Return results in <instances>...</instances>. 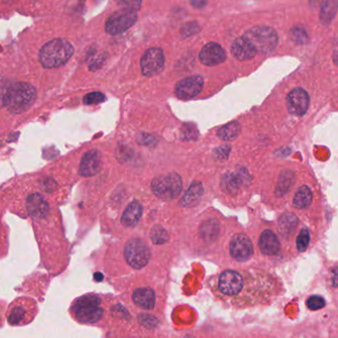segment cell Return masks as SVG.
Returning a JSON list of instances; mask_svg holds the SVG:
<instances>
[{
  "label": "cell",
  "mask_w": 338,
  "mask_h": 338,
  "mask_svg": "<svg viewBox=\"0 0 338 338\" xmlns=\"http://www.w3.org/2000/svg\"><path fill=\"white\" fill-rule=\"evenodd\" d=\"M73 55L74 48L68 41L54 39L42 47L39 53V60L44 68H59L65 65Z\"/></svg>",
  "instance_id": "obj_1"
},
{
  "label": "cell",
  "mask_w": 338,
  "mask_h": 338,
  "mask_svg": "<svg viewBox=\"0 0 338 338\" xmlns=\"http://www.w3.org/2000/svg\"><path fill=\"white\" fill-rule=\"evenodd\" d=\"M37 92L34 86L28 83H12L5 107L12 113L28 110L35 102Z\"/></svg>",
  "instance_id": "obj_2"
},
{
  "label": "cell",
  "mask_w": 338,
  "mask_h": 338,
  "mask_svg": "<svg viewBox=\"0 0 338 338\" xmlns=\"http://www.w3.org/2000/svg\"><path fill=\"white\" fill-rule=\"evenodd\" d=\"M245 275L241 272L227 270L220 273L216 280V288L220 297L235 300L246 294Z\"/></svg>",
  "instance_id": "obj_3"
},
{
  "label": "cell",
  "mask_w": 338,
  "mask_h": 338,
  "mask_svg": "<svg viewBox=\"0 0 338 338\" xmlns=\"http://www.w3.org/2000/svg\"><path fill=\"white\" fill-rule=\"evenodd\" d=\"M151 186L156 197L164 201H172L177 199L182 192L183 181L180 175L173 172L155 178Z\"/></svg>",
  "instance_id": "obj_4"
},
{
  "label": "cell",
  "mask_w": 338,
  "mask_h": 338,
  "mask_svg": "<svg viewBox=\"0 0 338 338\" xmlns=\"http://www.w3.org/2000/svg\"><path fill=\"white\" fill-rule=\"evenodd\" d=\"M100 298L94 295H88L79 299L73 307L77 320L85 323L100 321L103 316V310L100 307Z\"/></svg>",
  "instance_id": "obj_5"
},
{
  "label": "cell",
  "mask_w": 338,
  "mask_h": 338,
  "mask_svg": "<svg viewBox=\"0 0 338 338\" xmlns=\"http://www.w3.org/2000/svg\"><path fill=\"white\" fill-rule=\"evenodd\" d=\"M248 39L257 52L270 53L278 43L277 32L268 26H255L249 29L244 36Z\"/></svg>",
  "instance_id": "obj_6"
},
{
  "label": "cell",
  "mask_w": 338,
  "mask_h": 338,
  "mask_svg": "<svg viewBox=\"0 0 338 338\" xmlns=\"http://www.w3.org/2000/svg\"><path fill=\"white\" fill-rule=\"evenodd\" d=\"M124 256L127 263L134 269L145 267L151 257L148 246L140 239H131L125 246Z\"/></svg>",
  "instance_id": "obj_7"
},
{
  "label": "cell",
  "mask_w": 338,
  "mask_h": 338,
  "mask_svg": "<svg viewBox=\"0 0 338 338\" xmlns=\"http://www.w3.org/2000/svg\"><path fill=\"white\" fill-rule=\"evenodd\" d=\"M137 21L136 10L124 7L107 19L105 31L109 35H118L131 28Z\"/></svg>",
  "instance_id": "obj_8"
},
{
  "label": "cell",
  "mask_w": 338,
  "mask_h": 338,
  "mask_svg": "<svg viewBox=\"0 0 338 338\" xmlns=\"http://www.w3.org/2000/svg\"><path fill=\"white\" fill-rule=\"evenodd\" d=\"M165 66V56L162 49L151 48L144 53L141 58L142 73L146 77L160 74Z\"/></svg>",
  "instance_id": "obj_9"
},
{
  "label": "cell",
  "mask_w": 338,
  "mask_h": 338,
  "mask_svg": "<svg viewBox=\"0 0 338 338\" xmlns=\"http://www.w3.org/2000/svg\"><path fill=\"white\" fill-rule=\"evenodd\" d=\"M231 256L239 262L248 261L254 253V247L250 238L245 234H236L230 241L229 245Z\"/></svg>",
  "instance_id": "obj_10"
},
{
  "label": "cell",
  "mask_w": 338,
  "mask_h": 338,
  "mask_svg": "<svg viewBox=\"0 0 338 338\" xmlns=\"http://www.w3.org/2000/svg\"><path fill=\"white\" fill-rule=\"evenodd\" d=\"M203 78L202 76H191L180 81L176 85V94L180 100L187 101L197 96L203 90Z\"/></svg>",
  "instance_id": "obj_11"
},
{
  "label": "cell",
  "mask_w": 338,
  "mask_h": 338,
  "mask_svg": "<svg viewBox=\"0 0 338 338\" xmlns=\"http://www.w3.org/2000/svg\"><path fill=\"white\" fill-rule=\"evenodd\" d=\"M309 105L308 93L302 87L294 88L287 96V107L289 113L302 116L307 111Z\"/></svg>",
  "instance_id": "obj_12"
},
{
  "label": "cell",
  "mask_w": 338,
  "mask_h": 338,
  "mask_svg": "<svg viewBox=\"0 0 338 338\" xmlns=\"http://www.w3.org/2000/svg\"><path fill=\"white\" fill-rule=\"evenodd\" d=\"M200 60L205 66H218L226 60V53L219 44L208 43L200 53Z\"/></svg>",
  "instance_id": "obj_13"
},
{
  "label": "cell",
  "mask_w": 338,
  "mask_h": 338,
  "mask_svg": "<svg viewBox=\"0 0 338 338\" xmlns=\"http://www.w3.org/2000/svg\"><path fill=\"white\" fill-rule=\"evenodd\" d=\"M102 166V155L100 151L93 149L87 153L82 159L81 167H80V175L83 177H92L95 176Z\"/></svg>",
  "instance_id": "obj_14"
},
{
  "label": "cell",
  "mask_w": 338,
  "mask_h": 338,
  "mask_svg": "<svg viewBox=\"0 0 338 338\" xmlns=\"http://www.w3.org/2000/svg\"><path fill=\"white\" fill-rule=\"evenodd\" d=\"M26 206L29 214L36 220H41L47 216L49 212V204L39 194H33L28 197Z\"/></svg>",
  "instance_id": "obj_15"
},
{
  "label": "cell",
  "mask_w": 338,
  "mask_h": 338,
  "mask_svg": "<svg viewBox=\"0 0 338 338\" xmlns=\"http://www.w3.org/2000/svg\"><path fill=\"white\" fill-rule=\"evenodd\" d=\"M231 53L239 61H249L256 56L257 50L248 39L240 37L233 42Z\"/></svg>",
  "instance_id": "obj_16"
},
{
  "label": "cell",
  "mask_w": 338,
  "mask_h": 338,
  "mask_svg": "<svg viewBox=\"0 0 338 338\" xmlns=\"http://www.w3.org/2000/svg\"><path fill=\"white\" fill-rule=\"evenodd\" d=\"M243 171H241V173H227L225 174L222 179H221V186L223 188V190L229 195H236L238 190L240 189V186H242L244 183L248 182L245 180V178L250 179V177L248 176V173H246L243 176Z\"/></svg>",
  "instance_id": "obj_17"
},
{
  "label": "cell",
  "mask_w": 338,
  "mask_h": 338,
  "mask_svg": "<svg viewBox=\"0 0 338 338\" xmlns=\"http://www.w3.org/2000/svg\"><path fill=\"white\" fill-rule=\"evenodd\" d=\"M259 247L262 253L274 256L279 253L280 241L272 230H265L259 239Z\"/></svg>",
  "instance_id": "obj_18"
},
{
  "label": "cell",
  "mask_w": 338,
  "mask_h": 338,
  "mask_svg": "<svg viewBox=\"0 0 338 338\" xmlns=\"http://www.w3.org/2000/svg\"><path fill=\"white\" fill-rule=\"evenodd\" d=\"M133 302L136 305L143 309H152L156 303V296L152 288L150 287H140L137 288L132 296Z\"/></svg>",
  "instance_id": "obj_19"
},
{
  "label": "cell",
  "mask_w": 338,
  "mask_h": 338,
  "mask_svg": "<svg viewBox=\"0 0 338 338\" xmlns=\"http://www.w3.org/2000/svg\"><path fill=\"white\" fill-rule=\"evenodd\" d=\"M142 212H143V207L141 203L137 201L132 202L126 207V209L122 214L121 218L122 224L127 227L135 226L142 216Z\"/></svg>",
  "instance_id": "obj_20"
},
{
  "label": "cell",
  "mask_w": 338,
  "mask_h": 338,
  "mask_svg": "<svg viewBox=\"0 0 338 338\" xmlns=\"http://www.w3.org/2000/svg\"><path fill=\"white\" fill-rule=\"evenodd\" d=\"M203 194V187L202 183L194 182L182 198L180 204L185 207L195 206L201 201Z\"/></svg>",
  "instance_id": "obj_21"
},
{
  "label": "cell",
  "mask_w": 338,
  "mask_h": 338,
  "mask_svg": "<svg viewBox=\"0 0 338 338\" xmlns=\"http://www.w3.org/2000/svg\"><path fill=\"white\" fill-rule=\"evenodd\" d=\"M311 202H312V192L310 188L306 186H301L294 198V205L297 208L303 209L309 206Z\"/></svg>",
  "instance_id": "obj_22"
},
{
  "label": "cell",
  "mask_w": 338,
  "mask_h": 338,
  "mask_svg": "<svg viewBox=\"0 0 338 338\" xmlns=\"http://www.w3.org/2000/svg\"><path fill=\"white\" fill-rule=\"evenodd\" d=\"M240 131H241L240 124L236 121H233L220 127V130L218 131V136L223 141H231L239 135Z\"/></svg>",
  "instance_id": "obj_23"
},
{
  "label": "cell",
  "mask_w": 338,
  "mask_h": 338,
  "mask_svg": "<svg viewBox=\"0 0 338 338\" xmlns=\"http://www.w3.org/2000/svg\"><path fill=\"white\" fill-rule=\"evenodd\" d=\"M336 6L337 3L335 1H325L322 3L320 20L323 25H328L335 17L337 11Z\"/></svg>",
  "instance_id": "obj_24"
},
{
  "label": "cell",
  "mask_w": 338,
  "mask_h": 338,
  "mask_svg": "<svg viewBox=\"0 0 338 338\" xmlns=\"http://www.w3.org/2000/svg\"><path fill=\"white\" fill-rule=\"evenodd\" d=\"M294 182H295V176L292 172L286 171V172L282 173V175L280 177V180L278 182L277 187H276V194L279 197L284 196L285 194H287L288 189L294 185Z\"/></svg>",
  "instance_id": "obj_25"
},
{
  "label": "cell",
  "mask_w": 338,
  "mask_h": 338,
  "mask_svg": "<svg viewBox=\"0 0 338 338\" xmlns=\"http://www.w3.org/2000/svg\"><path fill=\"white\" fill-rule=\"evenodd\" d=\"M298 222H299V220L295 214H293V213L283 214L279 220V226H280L282 233L285 235L293 233V231L296 229V227L298 225Z\"/></svg>",
  "instance_id": "obj_26"
},
{
  "label": "cell",
  "mask_w": 338,
  "mask_h": 338,
  "mask_svg": "<svg viewBox=\"0 0 338 338\" xmlns=\"http://www.w3.org/2000/svg\"><path fill=\"white\" fill-rule=\"evenodd\" d=\"M220 231V225L215 220H208L204 222L201 228L202 236L206 240H213L218 236Z\"/></svg>",
  "instance_id": "obj_27"
},
{
  "label": "cell",
  "mask_w": 338,
  "mask_h": 338,
  "mask_svg": "<svg viewBox=\"0 0 338 338\" xmlns=\"http://www.w3.org/2000/svg\"><path fill=\"white\" fill-rule=\"evenodd\" d=\"M151 239L154 244L161 245L169 240V234L165 228L160 225H156L151 230Z\"/></svg>",
  "instance_id": "obj_28"
},
{
  "label": "cell",
  "mask_w": 338,
  "mask_h": 338,
  "mask_svg": "<svg viewBox=\"0 0 338 338\" xmlns=\"http://www.w3.org/2000/svg\"><path fill=\"white\" fill-rule=\"evenodd\" d=\"M11 85H12V83L9 80H7L3 77H0V108L5 107V105H6L7 96H8V92H9Z\"/></svg>",
  "instance_id": "obj_29"
},
{
  "label": "cell",
  "mask_w": 338,
  "mask_h": 338,
  "mask_svg": "<svg viewBox=\"0 0 338 338\" xmlns=\"http://www.w3.org/2000/svg\"><path fill=\"white\" fill-rule=\"evenodd\" d=\"M309 232L307 229H303L297 238V248L300 252H304L309 244Z\"/></svg>",
  "instance_id": "obj_30"
},
{
  "label": "cell",
  "mask_w": 338,
  "mask_h": 338,
  "mask_svg": "<svg viewBox=\"0 0 338 338\" xmlns=\"http://www.w3.org/2000/svg\"><path fill=\"white\" fill-rule=\"evenodd\" d=\"M25 317V310L24 308H22L21 306H15L10 315H9V318H8V321H9V323L12 324V325H15V324H18L20 321H23Z\"/></svg>",
  "instance_id": "obj_31"
},
{
  "label": "cell",
  "mask_w": 338,
  "mask_h": 338,
  "mask_svg": "<svg viewBox=\"0 0 338 338\" xmlns=\"http://www.w3.org/2000/svg\"><path fill=\"white\" fill-rule=\"evenodd\" d=\"M291 35H292V38L294 39V41L297 42L298 44H305L307 42V39H308L306 31L303 28H300V27L294 28L291 31Z\"/></svg>",
  "instance_id": "obj_32"
},
{
  "label": "cell",
  "mask_w": 338,
  "mask_h": 338,
  "mask_svg": "<svg viewBox=\"0 0 338 338\" xmlns=\"http://www.w3.org/2000/svg\"><path fill=\"white\" fill-rule=\"evenodd\" d=\"M306 305L310 310H318L325 305V301L321 296H311L306 301Z\"/></svg>",
  "instance_id": "obj_33"
},
{
  "label": "cell",
  "mask_w": 338,
  "mask_h": 338,
  "mask_svg": "<svg viewBox=\"0 0 338 338\" xmlns=\"http://www.w3.org/2000/svg\"><path fill=\"white\" fill-rule=\"evenodd\" d=\"M106 100L105 95L102 93V92H90L88 94H86L84 99V102L85 104H88V105H91V104H99V103H102V102H104Z\"/></svg>",
  "instance_id": "obj_34"
},
{
  "label": "cell",
  "mask_w": 338,
  "mask_h": 338,
  "mask_svg": "<svg viewBox=\"0 0 338 338\" xmlns=\"http://www.w3.org/2000/svg\"><path fill=\"white\" fill-rule=\"evenodd\" d=\"M198 132H197V128L191 125V124H186L183 128V132H182V137L186 140H195L197 138Z\"/></svg>",
  "instance_id": "obj_35"
},
{
  "label": "cell",
  "mask_w": 338,
  "mask_h": 338,
  "mask_svg": "<svg viewBox=\"0 0 338 338\" xmlns=\"http://www.w3.org/2000/svg\"><path fill=\"white\" fill-rule=\"evenodd\" d=\"M229 152H230V146L229 145H223V146H220V147L214 150V156L219 160H225V159L228 158Z\"/></svg>",
  "instance_id": "obj_36"
},
{
  "label": "cell",
  "mask_w": 338,
  "mask_h": 338,
  "mask_svg": "<svg viewBox=\"0 0 338 338\" xmlns=\"http://www.w3.org/2000/svg\"><path fill=\"white\" fill-rule=\"evenodd\" d=\"M191 5H194L197 8H203V6H205L207 4L206 1H200V0H196V1H191L190 2Z\"/></svg>",
  "instance_id": "obj_37"
},
{
  "label": "cell",
  "mask_w": 338,
  "mask_h": 338,
  "mask_svg": "<svg viewBox=\"0 0 338 338\" xmlns=\"http://www.w3.org/2000/svg\"><path fill=\"white\" fill-rule=\"evenodd\" d=\"M94 278L98 280V281H101V280H102V275H100V273H98V274H95V276H94Z\"/></svg>",
  "instance_id": "obj_38"
}]
</instances>
